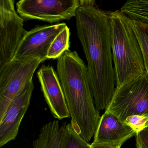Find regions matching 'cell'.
I'll use <instances>...</instances> for the list:
<instances>
[{
	"mask_svg": "<svg viewBox=\"0 0 148 148\" xmlns=\"http://www.w3.org/2000/svg\"><path fill=\"white\" fill-rule=\"evenodd\" d=\"M67 26L66 24L62 23L37 26L30 31H26L13 59L39 58L43 61L48 59L47 53L52 43Z\"/></svg>",
	"mask_w": 148,
	"mask_h": 148,
	"instance_id": "obj_8",
	"label": "cell"
},
{
	"mask_svg": "<svg viewBox=\"0 0 148 148\" xmlns=\"http://www.w3.org/2000/svg\"><path fill=\"white\" fill-rule=\"evenodd\" d=\"M70 31L68 27L65 28L52 43L47 53V59H58L65 51L69 50Z\"/></svg>",
	"mask_w": 148,
	"mask_h": 148,
	"instance_id": "obj_13",
	"label": "cell"
},
{
	"mask_svg": "<svg viewBox=\"0 0 148 148\" xmlns=\"http://www.w3.org/2000/svg\"><path fill=\"white\" fill-rule=\"evenodd\" d=\"M43 61L39 58L13 59L0 69V118L15 95L32 79Z\"/></svg>",
	"mask_w": 148,
	"mask_h": 148,
	"instance_id": "obj_5",
	"label": "cell"
},
{
	"mask_svg": "<svg viewBox=\"0 0 148 148\" xmlns=\"http://www.w3.org/2000/svg\"><path fill=\"white\" fill-rule=\"evenodd\" d=\"M79 5V0H21L16 3V9L25 20L53 23L75 17Z\"/></svg>",
	"mask_w": 148,
	"mask_h": 148,
	"instance_id": "obj_6",
	"label": "cell"
},
{
	"mask_svg": "<svg viewBox=\"0 0 148 148\" xmlns=\"http://www.w3.org/2000/svg\"><path fill=\"white\" fill-rule=\"evenodd\" d=\"M106 112L122 121L128 117H148V74L146 72L120 87H116Z\"/></svg>",
	"mask_w": 148,
	"mask_h": 148,
	"instance_id": "obj_4",
	"label": "cell"
},
{
	"mask_svg": "<svg viewBox=\"0 0 148 148\" xmlns=\"http://www.w3.org/2000/svg\"><path fill=\"white\" fill-rule=\"evenodd\" d=\"M109 13L116 87H120L146 71L130 19L120 11Z\"/></svg>",
	"mask_w": 148,
	"mask_h": 148,
	"instance_id": "obj_3",
	"label": "cell"
},
{
	"mask_svg": "<svg viewBox=\"0 0 148 148\" xmlns=\"http://www.w3.org/2000/svg\"><path fill=\"white\" fill-rule=\"evenodd\" d=\"M34 88L32 79L15 95L0 118V147L17 137L21 121L30 105Z\"/></svg>",
	"mask_w": 148,
	"mask_h": 148,
	"instance_id": "obj_9",
	"label": "cell"
},
{
	"mask_svg": "<svg viewBox=\"0 0 148 148\" xmlns=\"http://www.w3.org/2000/svg\"><path fill=\"white\" fill-rule=\"evenodd\" d=\"M79 3L75 16L77 34L87 60L95 106L98 110H105L116 88L109 13L99 8L94 1Z\"/></svg>",
	"mask_w": 148,
	"mask_h": 148,
	"instance_id": "obj_1",
	"label": "cell"
},
{
	"mask_svg": "<svg viewBox=\"0 0 148 148\" xmlns=\"http://www.w3.org/2000/svg\"><path fill=\"white\" fill-rule=\"evenodd\" d=\"M91 144L68 123L64 128L59 148H90Z\"/></svg>",
	"mask_w": 148,
	"mask_h": 148,
	"instance_id": "obj_12",
	"label": "cell"
},
{
	"mask_svg": "<svg viewBox=\"0 0 148 148\" xmlns=\"http://www.w3.org/2000/svg\"><path fill=\"white\" fill-rule=\"evenodd\" d=\"M37 77L53 116L58 120L70 118L62 86L58 73L53 67L42 65L37 73Z\"/></svg>",
	"mask_w": 148,
	"mask_h": 148,
	"instance_id": "obj_10",
	"label": "cell"
},
{
	"mask_svg": "<svg viewBox=\"0 0 148 148\" xmlns=\"http://www.w3.org/2000/svg\"><path fill=\"white\" fill-rule=\"evenodd\" d=\"M14 0H0V69L13 59L26 32Z\"/></svg>",
	"mask_w": 148,
	"mask_h": 148,
	"instance_id": "obj_7",
	"label": "cell"
},
{
	"mask_svg": "<svg viewBox=\"0 0 148 148\" xmlns=\"http://www.w3.org/2000/svg\"><path fill=\"white\" fill-rule=\"evenodd\" d=\"M124 122L130 125L136 133L148 126V117L133 115L128 117Z\"/></svg>",
	"mask_w": 148,
	"mask_h": 148,
	"instance_id": "obj_15",
	"label": "cell"
},
{
	"mask_svg": "<svg viewBox=\"0 0 148 148\" xmlns=\"http://www.w3.org/2000/svg\"><path fill=\"white\" fill-rule=\"evenodd\" d=\"M90 148H121V146L95 143L92 142L91 144Z\"/></svg>",
	"mask_w": 148,
	"mask_h": 148,
	"instance_id": "obj_17",
	"label": "cell"
},
{
	"mask_svg": "<svg viewBox=\"0 0 148 148\" xmlns=\"http://www.w3.org/2000/svg\"><path fill=\"white\" fill-rule=\"evenodd\" d=\"M134 130L112 113L105 112L100 117L93 143L121 146L136 135Z\"/></svg>",
	"mask_w": 148,
	"mask_h": 148,
	"instance_id": "obj_11",
	"label": "cell"
},
{
	"mask_svg": "<svg viewBox=\"0 0 148 148\" xmlns=\"http://www.w3.org/2000/svg\"><path fill=\"white\" fill-rule=\"evenodd\" d=\"M131 21L142 51L145 71L148 74V25L134 20L131 19Z\"/></svg>",
	"mask_w": 148,
	"mask_h": 148,
	"instance_id": "obj_14",
	"label": "cell"
},
{
	"mask_svg": "<svg viewBox=\"0 0 148 148\" xmlns=\"http://www.w3.org/2000/svg\"><path fill=\"white\" fill-rule=\"evenodd\" d=\"M57 73L73 128L89 142L100 118L94 103L87 66L77 53L70 50L57 59Z\"/></svg>",
	"mask_w": 148,
	"mask_h": 148,
	"instance_id": "obj_2",
	"label": "cell"
},
{
	"mask_svg": "<svg viewBox=\"0 0 148 148\" xmlns=\"http://www.w3.org/2000/svg\"><path fill=\"white\" fill-rule=\"evenodd\" d=\"M137 148H148V126L136 134Z\"/></svg>",
	"mask_w": 148,
	"mask_h": 148,
	"instance_id": "obj_16",
	"label": "cell"
}]
</instances>
